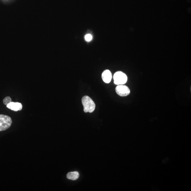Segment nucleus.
Here are the masks:
<instances>
[{
	"instance_id": "nucleus-4",
	"label": "nucleus",
	"mask_w": 191,
	"mask_h": 191,
	"mask_svg": "<svg viewBox=\"0 0 191 191\" xmlns=\"http://www.w3.org/2000/svg\"><path fill=\"white\" fill-rule=\"evenodd\" d=\"M116 92L119 96L122 97L126 96L129 95L130 90L127 86L124 85H120L117 86Z\"/></svg>"
},
{
	"instance_id": "nucleus-9",
	"label": "nucleus",
	"mask_w": 191,
	"mask_h": 191,
	"mask_svg": "<svg viewBox=\"0 0 191 191\" xmlns=\"http://www.w3.org/2000/svg\"><path fill=\"white\" fill-rule=\"evenodd\" d=\"M85 40L87 41H90L92 40L93 39L92 36L91 34H88L85 35Z\"/></svg>"
},
{
	"instance_id": "nucleus-7",
	"label": "nucleus",
	"mask_w": 191,
	"mask_h": 191,
	"mask_svg": "<svg viewBox=\"0 0 191 191\" xmlns=\"http://www.w3.org/2000/svg\"><path fill=\"white\" fill-rule=\"evenodd\" d=\"M79 173L77 171L70 172L67 174V177L68 179L72 180H76L79 177Z\"/></svg>"
},
{
	"instance_id": "nucleus-1",
	"label": "nucleus",
	"mask_w": 191,
	"mask_h": 191,
	"mask_svg": "<svg viewBox=\"0 0 191 191\" xmlns=\"http://www.w3.org/2000/svg\"><path fill=\"white\" fill-rule=\"evenodd\" d=\"M82 103L84 107V111L85 112H93L95 108V104L89 97L85 96L82 99Z\"/></svg>"
},
{
	"instance_id": "nucleus-6",
	"label": "nucleus",
	"mask_w": 191,
	"mask_h": 191,
	"mask_svg": "<svg viewBox=\"0 0 191 191\" xmlns=\"http://www.w3.org/2000/svg\"><path fill=\"white\" fill-rule=\"evenodd\" d=\"M102 79L104 82L109 83L111 82L112 78L111 72L109 70H106L102 75Z\"/></svg>"
},
{
	"instance_id": "nucleus-2",
	"label": "nucleus",
	"mask_w": 191,
	"mask_h": 191,
	"mask_svg": "<svg viewBox=\"0 0 191 191\" xmlns=\"http://www.w3.org/2000/svg\"><path fill=\"white\" fill-rule=\"evenodd\" d=\"M12 122V120L10 117L0 114V131L9 129L11 126Z\"/></svg>"
},
{
	"instance_id": "nucleus-5",
	"label": "nucleus",
	"mask_w": 191,
	"mask_h": 191,
	"mask_svg": "<svg viewBox=\"0 0 191 191\" xmlns=\"http://www.w3.org/2000/svg\"><path fill=\"white\" fill-rule=\"evenodd\" d=\"M7 106V108L14 111L21 110L22 108V104L19 103L11 102Z\"/></svg>"
},
{
	"instance_id": "nucleus-3",
	"label": "nucleus",
	"mask_w": 191,
	"mask_h": 191,
	"mask_svg": "<svg viewBox=\"0 0 191 191\" xmlns=\"http://www.w3.org/2000/svg\"><path fill=\"white\" fill-rule=\"evenodd\" d=\"M113 79L115 84L124 85L127 82V77L125 73L121 71H118L115 73Z\"/></svg>"
},
{
	"instance_id": "nucleus-8",
	"label": "nucleus",
	"mask_w": 191,
	"mask_h": 191,
	"mask_svg": "<svg viewBox=\"0 0 191 191\" xmlns=\"http://www.w3.org/2000/svg\"><path fill=\"white\" fill-rule=\"evenodd\" d=\"M12 102V99L10 97H7L3 99V103L5 105H7L8 104H9Z\"/></svg>"
}]
</instances>
